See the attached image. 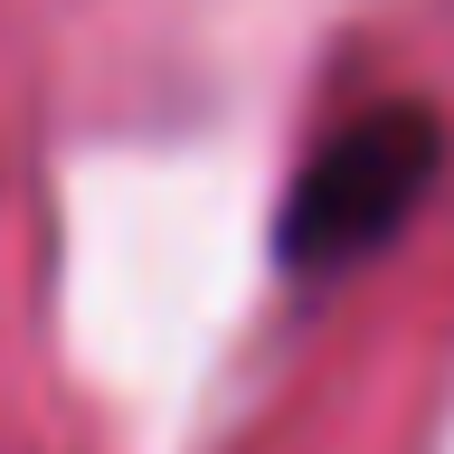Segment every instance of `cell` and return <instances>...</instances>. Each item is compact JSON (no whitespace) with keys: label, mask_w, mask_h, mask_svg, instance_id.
Returning <instances> with one entry per match:
<instances>
[{"label":"cell","mask_w":454,"mask_h":454,"mask_svg":"<svg viewBox=\"0 0 454 454\" xmlns=\"http://www.w3.org/2000/svg\"><path fill=\"white\" fill-rule=\"evenodd\" d=\"M426 170H435V123L426 114H369L303 170V199L284 218L294 265H340V255L379 247L407 208H417Z\"/></svg>","instance_id":"6da1fadb"}]
</instances>
